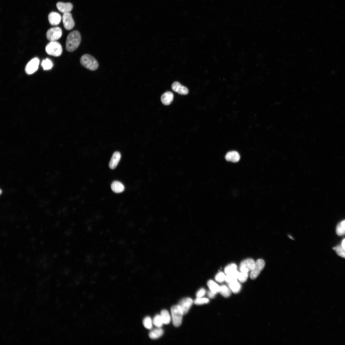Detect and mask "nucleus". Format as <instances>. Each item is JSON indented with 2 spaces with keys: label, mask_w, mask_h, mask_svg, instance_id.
I'll list each match as a JSON object with an SVG mask.
<instances>
[{
  "label": "nucleus",
  "mask_w": 345,
  "mask_h": 345,
  "mask_svg": "<svg viewBox=\"0 0 345 345\" xmlns=\"http://www.w3.org/2000/svg\"><path fill=\"white\" fill-rule=\"evenodd\" d=\"M81 42V36L77 31H74L68 35L66 43V48L69 52H73L76 49Z\"/></svg>",
  "instance_id": "obj_1"
},
{
  "label": "nucleus",
  "mask_w": 345,
  "mask_h": 345,
  "mask_svg": "<svg viewBox=\"0 0 345 345\" xmlns=\"http://www.w3.org/2000/svg\"><path fill=\"white\" fill-rule=\"evenodd\" d=\"M80 61L82 66L91 71L97 70L99 67L97 61L89 54H86L82 56Z\"/></svg>",
  "instance_id": "obj_2"
},
{
  "label": "nucleus",
  "mask_w": 345,
  "mask_h": 345,
  "mask_svg": "<svg viewBox=\"0 0 345 345\" xmlns=\"http://www.w3.org/2000/svg\"><path fill=\"white\" fill-rule=\"evenodd\" d=\"M172 323L174 326L178 327L180 326L182 322L184 315L181 308L178 305L173 306L171 309Z\"/></svg>",
  "instance_id": "obj_3"
},
{
  "label": "nucleus",
  "mask_w": 345,
  "mask_h": 345,
  "mask_svg": "<svg viewBox=\"0 0 345 345\" xmlns=\"http://www.w3.org/2000/svg\"><path fill=\"white\" fill-rule=\"evenodd\" d=\"M46 52L50 56L59 57L62 52V48L61 44L57 41H51L46 46Z\"/></svg>",
  "instance_id": "obj_4"
},
{
  "label": "nucleus",
  "mask_w": 345,
  "mask_h": 345,
  "mask_svg": "<svg viewBox=\"0 0 345 345\" xmlns=\"http://www.w3.org/2000/svg\"><path fill=\"white\" fill-rule=\"evenodd\" d=\"M62 31L60 27H52L48 30L46 34L47 39L51 41H56L61 37Z\"/></svg>",
  "instance_id": "obj_5"
},
{
  "label": "nucleus",
  "mask_w": 345,
  "mask_h": 345,
  "mask_svg": "<svg viewBox=\"0 0 345 345\" xmlns=\"http://www.w3.org/2000/svg\"><path fill=\"white\" fill-rule=\"evenodd\" d=\"M265 264L264 261L262 259H258L255 262V266L250 274V277L252 279H255L258 277L264 269Z\"/></svg>",
  "instance_id": "obj_6"
},
{
  "label": "nucleus",
  "mask_w": 345,
  "mask_h": 345,
  "mask_svg": "<svg viewBox=\"0 0 345 345\" xmlns=\"http://www.w3.org/2000/svg\"><path fill=\"white\" fill-rule=\"evenodd\" d=\"M40 61L37 57L34 58L26 65L25 68V71L27 75H32L36 72L38 69Z\"/></svg>",
  "instance_id": "obj_7"
},
{
  "label": "nucleus",
  "mask_w": 345,
  "mask_h": 345,
  "mask_svg": "<svg viewBox=\"0 0 345 345\" xmlns=\"http://www.w3.org/2000/svg\"><path fill=\"white\" fill-rule=\"evenodd\" d=\"M255 264V262L252 259H245L241 262L239 267L240 270V272L248 273L254 269Z\"/></svg>",
  "instance_id": "obj_8"
},
{
  "label": "nucleus",
  "mask_w": 345,
  "mask_h": 345,
  "mask_svg": "<svg viewBox=\"0 0 345 345\" xmlns=\"http://www.w3.org/2000/svg\"><path fill=\"white\" fill-rule=\"evenodd\" d=\"M62 19L64 27L66 30H71L73 29L75 24L70 12L63 13Z\"/></svg>",
  "instance_id": "obj_9"
},
{
  "label": "nucleus",
  "mask_w": 345,
  "mask_h": 345,
  "mask_svg": "<svg viewBox=\"0 0 345 345\" xmlns=\"http://www.w3.org/2000/svg\"><path fill=\"white\" fill-rule=\"evenodd\" d=\"M193 303L194 301L191 298H186L182 299L179 301L178 305L181 308L185 315L188 312Z\"/></svg>",
  "instance_id": "obj_10"
},
{
  "label": "nucleus",
  "mask_w": 345,
  "mask_h": 345,
  "mask_svg": "<svg viewBox=\"0 0 345 345\" xmlns=\"http://www.w3.org/2000/svg\"><path fill=\"white\" fill-rule=\"evenodd\" d=\"M62 19L61 15L56 12H52L49 13L48 16L49 22L53 26L58 25L61 22Z\"/></svg>",
  "instance_id": "obj_11"
},
{
  "label": "nucleus",
  "mask_w": 345,
  "mask_h": 345,
  "mask_svg": "<svg viewBox=\"0 0 345 345\" xmlns=\"http://www.w3.org/2000/svg\"><path fill=\"white\" fill-rule=\"evenodd\" d=\"M172 88L174 91L181 95H185L189 93L188 88L177 81L173 83L172 85Z\"/></svg>",
  "instance_id": "obj_12"
},
{
  "label": "nucleus",
  "mask_w": 345,
  "mask_h": 345,
  "mask_svg": "<svg viewBox=\"0 0 345 345\" xmlns=\"http://www.w3.org/2000/svg\"><path fill=\"white\" fill-rule=\"evenodd\" d=\"M57 7L58 10L63 13L70 12L73 8L72 4L70 3H65L61 2L57 3Z\"/></svg>",
  "instance_id": "obj_13"
},
{
  "label": "nucleus",
  "mask_w": 345,
  "mask_h": 345,
  "mask_svg": "<svg viewBox=\"0 0 345 345\" xmlns=\"http://www.w3.org/2000/svg\"><path fill=\"white\" fill-rule=\"evenodd\" d=\"M121 155L119 151L115 152L110 160L109 163V168L112 170L115 169L117 166L121 159Z\"/></svg>",
  "instance_id": "obj_14"
},
{
  "label": "nucleus",
  "mask_w": 345,
  "mask_h": 345,
  "mask_svg": "<svg viewBox=\"0 0 345 345\" xmlns=\"http://www.w3.org/2000/svg\"><path fill=\"white\" fill-rule=\"evenodd\" d=\"M173 94L170 91L165 92L162 95L161 97V102L165 105H170L173 101Z\"/></svg>",
  "instance_id": "obj_15"
},
{
  "label": "nucleus",
  "mask_w": 345,
  "mask_h": 345,
  "mask_svg": "<svg viewBox=\"0 0 345 345\" xmlns=\"http://www.w3.org/2000/svg\"><path fill=\"white\" fill-rule=\"evenodd\" d=\"M225 158L227 161L236 163L240 160V157L237 151H233L227 153Z\"/></svg>",
  "instance_id": "obj_16"
},
{
  "label": "nucleus",
  "mask_w": 345,
  "mask_h": 345,
  "mask_svg": "<svg viewBox=\"0 0 345 345\" xmlns=\"http://www.w3.org/2000/svg\"><path fill=\"white\" fill-rule=\"evenodd\" d=\"M164 331L161 328H157L150 331L149 337L152 339H156L161 337Z\"/></svg>",
  "instance_id": "obj_17"
},
{
  "label": "nucleus",
  "mask_w": 345,
  "mask_h": 345,
  "mask_svg": "<svg viewBox=\"0 0 345 345\" xmlns=\"http://www.w3.org/2000/svg\"><path fill=\"white\" fill-rule=\"evenodd\" d=\"M111 188L112 190L117 194L121 193L125 190V186L121 182L118 181H115L112 183Z\"/></svg>",
  "instance_id": "obj_18"
},
{
  "label": "nucleus",
  "mask_w": 345,
  "mask_h": 345,
  "mask_svg": "<svg viewBox=\"0 0 345 345\" xmlns=\"http://www.w3.org/2000/svg\"><path fill=\"white\" fill-rule=\"evenodd\" d=\"M160 315L164 324L168 325L170 323L171 321V317L170 313L167 310H162L160 313Z\"/></svg>",
  "instance_id": "obj_19"
},
{
  "label": "nucleus",
  "mask_w": 345,
  "mask_h": 345,
  "mask_svg": "<svg viewBox=\"0 0 345 345\" xmlns=\"http://www.w3.org/2000/svg\"><path fill=\"white\" fill-rule=\"evenodd\" d=\"M239 272L237 271L229 274H226L225 281L228 284L237 281Z\"/></svg>",
  "instance_id": "obj_20"
},
{
  "label": "nucleus",
  "mask_w": 345,
  "mask_h": 345,
  "mask_svg": "<svg viewBox=\"0 0 345 345\" xmlns=\"http://www.w3.org/2000/svg\"><path fill=\"white\" fill-rule=\"evenodd\" d=\"M229 287L234 293H239L241 290V286L238 281L228 284Z\"/></svg>",
  "instance_id": "obj_21"
},
{
  "label": "nucleus",
  "mask_w": 345,
  "mask_h": 345,
  "mask_svg": "<svg viewBox=\"0 0 345 345\" xmlns=\"http://www.w3.org/2000/svg\"><path fill=\"white\" fill-rule=\"evenodd\" d=\"M207 285L210 290L214 293L216 294L219 292L220 286L214 281L209 280L207 283Z\"/></svg>",
  "instance_id": "obj_22"
},
{
  "label": "nucleus",
  "mask_w": 345,
  "mask_h": 345,
  "mask_svg": "<svg viewBox=\"0 0 345 345\" xmlns=\"http://www.w3.org/2000/svg\"><path fill=\"white\" fill-rule=\"evenodd\" d=\"M231 291L229 287L225 285L220 286L219 292L225 298L229 297L231 294Z\"/></svg>",
  "instance_id": "obj_23"
},
{
  "label": "nucleus",
  "mask_w": 345,
  "mask_h": 345,
  "mask_svg": "<svg viewBox=\"0 0 345 345\" xmlns=\"http://www.w3.org/2000/svg\"><path fill=\"white\" fill-rule=\"evenodd\" d=\"M44 70L48 71L51 70L53 67V63L52 61L48 58L43 60L41 63Z\"/></svg>",
  "instance_id": "obj_24"
},
{
  "label": "nucleus",
  "mask_w": 345,
  "mask_h": 345,
  "mask_svg": "<svg viewBox=\"0 0 345 345\" xmlns=\"http://www.w3.org/2000/svg\"><path fill=\"white\" fill-rule=\"evenodd\" d=\"M153 321L154 325L157 328H161L164 324L161 316L159 314L155 317Z\"/></svg>",
  "instance_id": "obj_25"
},
{
  "label": "nucleus",
  "mask_w": 345,
  "mask_h": 345,
  "mask_svg": "<svg viewBox=\"0 0 345 345\" xmlns=\"http://www.w3.org/2000/svg\"><path fill=\"white\" fill-rule=\"evenodd\" d=\"M153 321L149 317H146L143 321V324L145 327L148 329H151L153 328Z\"/></svg>",
  "instance_id": "obj_26"
},
{
  "label": "nucleus",
  "mask_w": 345,
  "mask_h": 345,
  "mask_svg": "<svg viewBox=\"0 0 345 345\" xmlns=\"http://www.w3.org/2000/svg\"><path fill=\"white\" fill-rule=\"evenodd\" d=\"M237 266L235 264H229L225 267V273L226 274L232 273L237 271Z\"/></svg>",
  "instance_id": "obj_27"
},
{
  "label": "nucleus",
  "mask_w": 345,
  "mask_h": 345,
  "mask_svg": "<svg viewBox=\"0 0 345 345\" xmlns=\"http://www.w3.org/2000/svg\"><path fill=\"white\" fill-rule=\"evenodd\" d=\"M248 277V273L240 272H239L238 276V279L242 283L245 282Z\"/></svg>",
  "instance_id": "obj_28"
},
{
  "label": "nucleus",
  "mask_w": 345,
  "mask_h": 345,
  "mask_svg": "<svg viewBox=\"0 0 345 345\" xmlns=\"http://www.w3.org/2000/svg\"><path fill=\"white\" fill-rule=\"evenodd\" d=\"M209 302V299L204 298H197L195 301L194 303L196 305H202L208 303Z\"/></svg>",
  "instance_id": "obj_29"
},
{
  "label": "nucleus",
  "mask_w": 345,
  "mask_h": 345,
  "mask_svg": "<svg viewBox=\"0 0 345 345\" xmlns=\"http://www.w3.org/2000/svg\"><path fill=\"white\" fill-rule=\"evenodd\" d=\"M226 275L223 272H219L216 275L215 279L216 281L222 283L225 281Z\"/></svg>",
  "instance_id": "obj_30"
},
{
  "label": "nucleus",
  "mask_w": 345,
  "mask_h": 345,
  "mask_svg": "<svg viewBox=\"0 0 345 345\" xmlns=\"http://www.w3.org/2000/svg\"><path fill=\"white\" fill-rule=\"evenodd\" d=\"M335 250L339 256L345 258V250L342 245H339L337 246L336 247Z\"/></svg>",
  "instance_id": "obj_31"
},
{
  "label": "nucleus",
  "mask_w": 345,
  "mask_h": 345,
  "mask_svg": "<svg viewBox=\"0 0 345 345\" xmlns=\"http://www.w3.org/2000/svg\"><path fill=\"white\" fill-rule=\"evenodd\" d=\"M336 232L339 236H342L345 234V230L342 227L341 224H339L336 229Z\"/></svg>",
  "instance_id": "obj_32"
},
{
  "label": "nucleus",
  "mask_w": 345,
  "mask_h": 345,
  "mask_svg": "<svg viewBox=\"0 0 345 345\" xmlns=\"http://www.w3.org/2000/svg\"><path fill=\"white\" fill-rule=\"evenodd\" d=\"M205 290L204 288H201L197 292L196 294V297L197 298L202 297L205 295Z\"/></svg>",
  "instance_id": "obj_33"
},
{
  "label": "nucleus",
  "mask_w": 345,
  "mask_h": 345,
  "mask_svg": "<svg viewBox=\"0 0 345 345\" xmlns=\"http://www.w3.org/2000/svg\"><path fill=\"white\" fill-rule=\"evenodd\" d=\"M216 294L214 293L211 291L208 293V295L209 297L211 298H214Z\"/></svg>",
  "instance_id": "obj_34"
},
{
  "label": "nucleus",
  "mask_w": 345,
  "mask_h": 345,
  "mask_svg": "<svg viewBox=\"0 0 345 345\" xmlns=\"http://www.w3.org/2000/svg\"><path fill=\"white\" fill-rule=\"evenodd\" d=\"M342 246L344 248V249L345 250V239H344L343 240L342 243Z\"/></svg>",
  "instance_id": "obj_35"
},
{
  "label": "nucleus",
  "mask_w": 345,
  "mask_h": 345,
  "mask_svg": "<svg viewBox=\"0 0 345 345\" xmlns=\"http://www.w3.org/2000/svg\"><path fill=\"white\" fill-rule=\"evenodd\" d=\"M341 224L342 227L345 230V220L343 221Z\"/></svg>",
  "instance_id": "obj_36"
},
{
  "label": "nucleus",
  "mask_w": 345,
  "mask_h": 345,
  "mask_svg": "<svg viewBox=\"0 0 345 345\" xmlns=\"http://www.w3.org/2000/svg\"><path fill=\"white\" fill-rule=\"evenodd\" d=\"M288 237H289V238H290L291 239H293V238L291 236L289 235Z\"/></svg>",
  "instance_id": "obj_37"
}]
</instances>
